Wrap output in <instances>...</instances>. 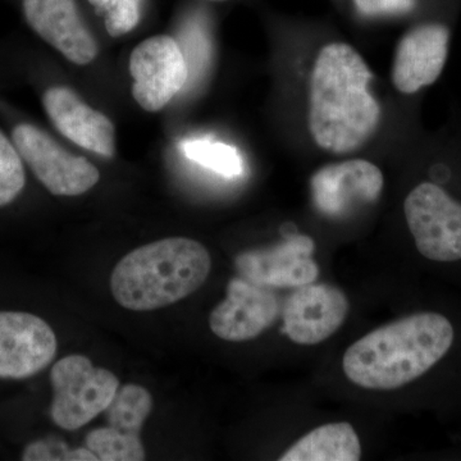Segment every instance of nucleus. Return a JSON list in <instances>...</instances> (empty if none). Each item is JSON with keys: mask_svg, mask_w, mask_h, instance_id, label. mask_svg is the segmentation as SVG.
Wrapping results in <instances>:
<instances>
[{"mask_svg": "<svg viewBox=\"0 0 461 461\" xmlns=\"http://www.w3.org/2000/svg\"><path fill=\"white\" fill-rule=\"evenodd\" d=\"M372 71L350 45L332 42L315 59L309 95V130L318 147L353 153L375 135L382 111L369 91Z\"/></svg>", "mask_w": 461, "mask_h": 461, "instance_id": "1", "label": "nucleus"}, {"mask_svg": "<svg viewBox=\"0 0 461 461\" xmlns=\"http://www.w3.org/2000/svg\"><path fill=\"white\" fill-rule=\"evenodd\" d=\"M453 324L438 313H417L369 332L346 350V377L368 390H396L429 371L450 350Z\"/></svg>", "mask_w": 461, "mask_h": 461, "instance_id": "2", "label": "nucleus"}, {"mask_svg": "<svg viewBox=\"0 0 461 461\" xmlns=\"http://www.w3.org/2000/svg\"><path fill=\"white\" fill-rule=\"evenodd\" d=\"M211 269V254L195 240H159L135 249L115 266L112 294L129 311H157L198 291Z\"/></svg>", "mask_w": 461, "mask_h": 461, "instance_id": "3", "label": "nucleus"}, {"mask_svg": "<svg viewBox=\"0 0 461 461\" xmlns=\"http://www.w3.org/2000/svg\"><path fill=\"white\" fill-rule=\"evenodd\" d=\"M54 397L50 417L60 429L75 430L105 411L120 381L107 369L95 368L83 355H69L50 372Z\"/></svg>", "mask_w": 461, "mask_h": 461, "instance_id": "4", "label": "nucleus"}, {"mask_svg": "<svg viewBox=\"0 0 461 461\" xmlns=\"http://www.w3.org/2000/svg\"><path fill=\"white\" fill-rule=\"evenodd\" d=\"M9 135L27 168L53 195H83L98 184V168L86 158L68 153L41 127L17 121Z\"/></svg>", "mask_w": 461, "mask_h": 461, "instance_id": "5", "label": "nucleus"}, {"mask_svg": "<svg viewBox=\"0 0 461 461\" xmlns=\"http://www.w3.org/2000/svg\"><path fill=\"white\" fill-rule=\"evenodd\" d=\"M418 251L435 262L461 259V203L433 182L418 185L403 203Z\"/></svg>", "mask_w": 461, "mask_h": 461, "instance_id": "6", "label": "nucleus"}, {"mask_svg": "<svg viewBox=\"0 0 461 461\" xmlns=\"http://www.w3.org/2000/svg\"><path fill=\"white\" fill-rule=\"evenodd\" d=\"M132 96L142 109L158 112L186 85L189 66L181 45L168 35L141 41L130 57Z\"/></svg>", "mask_w": 461, "mask_h": 461, "instance_id": "7", "label": "nucleus"}, {"mask_svg": "<svg viewBox=\"0 0 461 461\" xmlns=\"http://www.w3.org/2000/svg\"><path fill=\"white\" fill-rule=\"evenodd\" d=\"M382 189L381 169L364 159L323 167L311 180L312 198L318 211L338 220L377 202Z\"/></svg>", "mask_w": 461, "mask_h": 461, "instance_id": "8", "label": "nucleus"}, {"mask_svg": "<svg viewBox=\"0 0 461 461\" xmlns=\"http://www.w3.org/2000/svg\"><path fill=\"white\" fill-rule=\"evenodd\" d=\"M57 346L56 333L38 315L0 312V378L38 375L53 362Z\"/></svg>", "mask_w": 461, "mask_h": 461, "instance_id": "9", "label": "nucleus"}, {"mask_svg": "<svg viewBox=\"0 0 461 461\" xmlns=\"http://www.w3.org/2000/svg\"><path fill=\"white\" fill-rule=\"evenodd\" d=\"M314 249L313 239L309 236L291 235L275 247L240 254L235 267L245 280L260 286H304L320 276Z\"/></svg>", "mask_w": 461, "mask_h": 461, "instance_id": "10", "label": "nucleus"}, {"mask_svg": "<svg viewBox=\"0 0 461 461\" xmlns=\"http://www.w3.org/2000/svg\"><path fill=\"white\" fill-rule=\"evenodd\" d=\"M348 309V297L338 287L312 282L287 297L282 330L295 344H321L342 326Z\"/></svg>", "mask_w": 461, "mask_h": 461, "instance_id": "11", "label": "nucleus"}, {"mask_svg": "<svg viewBox=\"0 0 461 461\" xmlns=\"http://www.w3.org/2000/svg\"><path fill=\"white\" fill-rule=\"evenodd\" d=\"M21 8L30 29L69 62L86 66L98 56L76 0H21Z\"/></svg>", "mask_w": 461, "mask_h": 461, "instance_id": "12", "label": "nucleus"}, {"mask_svg": "<svg viewBox=\"0 0 461 461\" xmlns=\"http://www.w3.org/2000/svg\"><path fill=\"white\" fill-rule=\"evenodd\" d=\"M280 314L277 297L268 287L233 278L227 297L212 312L209 326L217 338L244 342L269 329Z\"/></svg>", "mask_w": 461, "mask_h": 461, "instance_id": "13", "label": "nucleus"}, {"mask_svg": "<svg viewBox=\"0 0 461 461\" xmlns=\"http://www.w3.org/2000/svg\"><path fill=\"white\" fill-rule=\"evenodd\" d=\"M450 48V30L442 23H424L402 36L396 48L393 83L402 94L435 84L444 71Z\"/></svg>", "mask_w": 461, "mask_h": 461, "instance_id": "14", "label": "nucleus"}, {"mask_svg": "<svg viewBox=\"0 0 461 461\" xmlns=\"http://www.w3.org/2000/svg\"><path fill=\"white\" fill-rule=\"evenodd\" d=\"M41 103L57 131L68 140L99 156H114L113 122L78 98L74 90L60 85L47 87Z\"/></svg>", "mask_w": 461, "mask_h": 461, "instance_id": "15", "label": "nucleus"}, {"mask_svg": "<svg viewBox=\"0 0 461 461\" xmlns=\"http://www.w3.org/2000/svg\"><path fill=\"white\" fill-rule=\"evenodd\" d=\"M362 446L350 423L324 424L302 437L280 461H357Z\"/></svg>", "mask_w": 461, "mask_h": 461, "instance_id": "16", "label": "nucleus"}, {"mask_svg": "<svg viewBox=\"0 0 461 461\" xmlns=\"http://www.w3.org/2000/svg\"><path fill=\"white\" fill-rule=\"evenodd\" d=\"M153 409V399L147 388L138 384H124L105 409L108 426L112 429L140 436L142 426Z\"/></svg>", "mask_w": 461, "mask_h": 461, "instance_id": "17", "label": "nucleus"}, {"mask_svg": "<svg viewBox=\"0 0 461 461\" xmlns=\"http://www.w3.org/2000/svg\"><path fill=\"white\" fill-rule=\"evenodd\" d=\"M86 447L102 461H141L145 459L140 437L127 435L105 427L91 430L86 437Z\"/></svg>", "mask_w": 461, "mask_h": 461, "instance_id": "18", "label": "nucleus"}, {"mask_svg": "<svg viewBox=\"0 0 461 461\" xmlns=\"http://www.w3.org/2000/svg\"><path fill=\"white\" fill-rule=\"evenodd\" d=\"M26 166L9 133L0 129V209L14 204L25 191Z\"/></svg>", "mask_w": 461, "mask_h": 461, "instance_id": "19", "label": "nucleus"}, {"mask_svg": "<svg viewBox=\"0 0 461 461\" xmlns=\"http://www.w3.org/2000/svg\"><path fill=\"white\" fill-rule=\"evenodd\" d=\"M182 150L189 159L227 177H235L242 173L239 151L223 142L190 140L182 144Z\"/></svg>", "mask_w": 461, "mask_h": 461, "instance_id": "20", "label": "nucleus"}, {"mask_svg": "<svg viewBox=\"0 0 461 461\" xmlns=\"http://www.w3.org/2000/svg\"><path fill=\"white\" fill-rule=\"evenodd\" d=\"M89 3L104 14L105 29L113 38L126 35L140 23L142 0H89Z\"/></svg>", "mask_w": 461, "mask_h": 461, "instance_id": "21", "label": "nucleus"}, {"mask_svg": "<svg viewBox=\"0 0 461 461\" xmlns=\"http://www.w3.org/2000/svg\"><path fill=\"white\" fill-rule=\"evenodd\" d=\"M357 11L364 16H399L411 12L417 0H354Z\"/></svg>", "mask_w": 461, "mask_h": 461, "instance_id": "22", "label": "nucleus"}, {"mask_svg": "<svg viewBox=\"0 0 461 461\" xmlns=\"http://www.w3.org/2000/svg\"><path fill=\"white\" fill-rule=\"evenodd\" d=\"M69 450L57 439H41L27 445L23 453V461L68 460Z\"/></svg>", "mask_w": 461, "mask_h": 461, "instance_id": "23", "label": "nucleus"}, {"mask_svg": "<svg viewBox=\"0 0 461 461\" xmlns=\"http://www.w3.org/2000/svg\"><path fill=\"white\" fill-rule=\"evenodd\" d=\"M212 2H223V0H212Z\"/></svg>", "mask_w": 461, "mask_h": 461, "instance_id": "24", "label": "nucleus"}]
</instances>
